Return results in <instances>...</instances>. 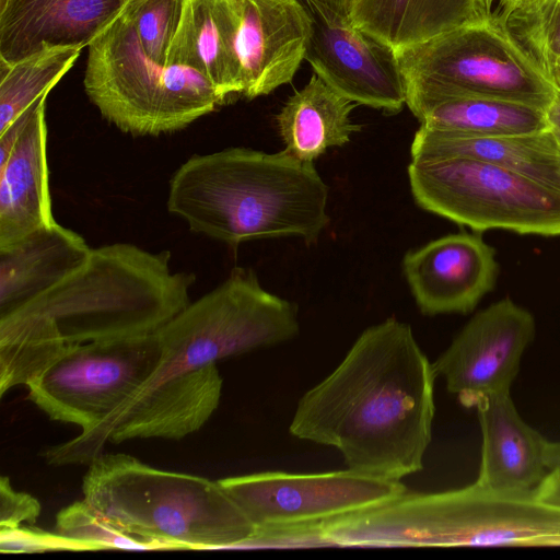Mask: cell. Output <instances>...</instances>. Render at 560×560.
I'll return each instance as SVG.
<instances>
[{"label":"cell","mask_w":560,"mask_h":560,"mask_svg":"<svg viewBox=\"0 0 560 560\" xmlns=\"http://www.w3.org/2000/svg\"><path fill=\"white\" fill-rule=\"evenodd\" d=\"M435 377L410 325L387 318L366 328L300 398L289 431L337 448L348 469L400 480L423 468Z\"/></svg>","instance_id":"cell-1"},{"label":"cell","mask_w":560,"mask_h":560,"mask_svg":"<svg viewBox=\"0 0 560 560\" xmlns=\"http://www.w3.org/2000/svg\"><path fill=\"white\" fill-rule=\"evenodd\" d=\"M328 186L313 163L284 150L196 154L170 182L167 210L194 232L236 247L257 238L316 242L329 223Z\"/></svg>","instance_id":"cell-2"},{"label":"cell","mask_w":560,"mask_h":560,"mask_svg":"<svg viewBox=\"0 0 560 560\" xmlns=\"http://www.w3.org/2000/svg\"><path fill=\"white\" fill-rule=\"evenodd\" d=\"M342 546L560 547V506L536 489L505 491L478 481L442 492L404 493L334 523Z\"/></svg>","instance_id":"cell-3"},{"label":"cell","mask_w":560,"mask_h":560,"mask_svg":"<svg viewBox=\"0 0 560 560\" xmlns=\"http://www.w3.org/2000/svg\"><path fill=\"white\" fill-rule=\"evenodd\" d=\"M82 493L113 526L163 549H241L256 535L218 480L153 468L122 453L94 458Z\"/></svg>","instance_id":"cell-4"},{"label":"cell","mask_w":560,"mask_h":560,"mask_svg":"<svg viewBox=\"0 0 560 560\" xmlns=\"http://www.w3.org/2000/svg\"><path fill=\"white\" fill-rule=\"evenodd\" d=\"M170 262L168 250L130 243L92 248L74 272L14 313L44 318L67 345L155 334L190 303L195 282Z\"/></svg>","instance_id":"cell-5"},{"label":"cell","mask_w":560,"mask_h":560,"mask_svg":"<svg viewBox=\"0 0 560 560\" xmlns=\"http://www.w3.org/2000/svg\"><path fill=\"white\" fill-rule=\"evenodd\" d=\"M83 85L103 118L136 136L180 130L225 103L195 69L152 61L124 12L89 44Z\"/></svg>","instance_id":"cell-6"},{"label":"cell","mask_w":560,"mask_h":560,"mask_svg":"<svg viewBox=\"0 0 560 560\" xmlns=\"http://www.w3.org/2000/svg\"><path fill=\"white\" fill-rule=\"evenodd\" d=\"M406 105L415 115L434 102L477 96L546 109L556 88L493 19L396 49Z\"/></svg>","instance_id":"cell-7"},{"label":"cell","mask_w":560,"mask_h":560,"mask_svg":"<svg viewBox=\"0 0 560 560\" xmlns=\"http://www.w3.org/2000/svg\"><path fill=\"white\" fill-rule=\"evenodd\" d=\"M299 331L294 303L265 290L253 270L234 268L220 285L190 302L155 332L161 361L140 388L221 359L288 341Z\"/></svg>","instance_id":"cell-8"},{"label":"cell","mask_w":560,"mask_h":560,"mask_svg":"<svg viewBox=\"0 0 560 560\" xmlns=\"http://www.w3.org/2000/svg\"><path fill=\"white\" fill-rule=\"evenodd\" d=\"M408 177L420 208L459 225L560 236V190L520 173L469 159L411 160Z\"/></svg>","instance_id":"cell-9"},{"label":"cell","mask_w":560,"mask_h":560,"mask_svg":"<svg viewBox=\"0 0 560 560\" xmlns=\"http://www.w3.org/2000/svg\"><path fill=\"white\" fill-rule=\"evenodd\" d=\"M156 334L69 345L28 386V399L51 420L86 431L115 411L155 373Z\"/></svg>","instance_id":"cell-10"},{"label":"cell","mask_w":560,"mask_h":560,"mask_svg":"<svg viewBox=\"0 0 560 560\" xmlns=\"http://www.w3.org/2000/svg\"><path fill=\"white\" fill-rule=\"evenodd\" d=\"M256 527V534L320 523L404 493L400 480L351 469L296 474L261 471L218 480Z\"/></svg>","instance_id":"cell-11"},{"label":"cell","mask_w":560,"mask_h":560,"mask_svg":"<svg viewBox=\"0 0 560 560\" xmlns=\"http://www.w3.org/2000/svg\"><path fill=\"white\" fill-rule=\"evenodd\" d=\"M222 377L217 363L180 372L132 394L93 428L44 453L50 465H89L106 443L132 439L180 440L199 429L218 408Z\"/></svg>","instance_id":"cell-12"},{"label":"cell","mask_w":560,"mask_h":560,"mask_svg":"<svg viewBox=\"0 0 560 560\" xmlns=\"http://www.w3.org/2000/svg\"><path fill=\"white\" fill-rule=\"evenodd\" d=\"M312 19L305 60L314 73L343 97L388 114L406 105L396 50L340 15L303 0Z\"/></svg>","instance_id":"cell-13"},{"label":"cell","mask_w":560,"mask_h":560,"mask_svg":"<svg viewBox=\"0 0 560 560\" xmlns=\"http://www.w3.org/2000/svg\"><path fill=\"white\" fill-rule=\"evenodd\" d=\"M534 336L533 315L503 299L472 316L433 370L464 407L475 408L487 396L510 393Z\"/></svg>","instance_id":"cell-14"},{"label":"cell","mask_w":560,"mask_h":560,"mask_svg":"<svg viewBox=\"0 0 560 560\" xmlns=\"http://www.w3.org/2000/svg\"><path fill=\"white\" fill-rule=\"evenodd\" d=\"M402 271L424 315L472 311L497 281L494 249L481 236L448 234L408 250Z\"/></svg>","instance_id":"cell-15"},{"label":"cell","mask_w":560,"mask_h":560,"mask_svg":"<svg viewBox=\"0 0 560 560\" xmlns=\"http://www.w3.org/2000/svg\"><path fill=\"white\" fill-rule=\"evenodd\" d=\"M242 96L270 94L295 75L312 32L303 0H237Z\"/></svg>","instance_id":"cell-16"},{"label":"cell","mask_w":560,"mask_h":560,"mask_svg":"<svg viewBox=\"0 0 560 560\" xmlns=\"http://www.w3.org/2000/svg\"><path fill=\"white\" fill-rule=\"evenodd\" d=\"M46 98L0 133V142L15 139L0 153V249L56 222L48 184Z\"/></svg>","instance_id":"cell-17"},{"label":"cell","mask_w":560,"mask_h":560,"mask_svg":"<svg viewBox=\"0 0 560 560\" xmlns=\"http://www.w3.org/2000/svg\"><path fill=\"white\" fill-rule=\"evenodd\" d=\"M128 0H0V61L14 63L47 46L86 47Z\"/></svg>","instance_id":"cell-18"},{"label":"cell","mask_w":560,"mask_h":560,"mask_svg":"<svg viewBox=\"0 0 560 560\" xmlns=\"http://www.w3.org/2000/svg\"><path fill=\"white\" fill-rule=\"evenodd\" d=\"M475 408L482 435L476 481L495 490L535 489L549 474V441L522 419L510 393L487 396Z\"/></svg>","instance_id":"cell-19"},{"label":"cell","mask_w":560,"mask_h":560,"mask_svg":"<svg viewBox=\"0 0 560 560\" xmlns=\"http://www.w3.org/2000/svg\"><path fill=\"white\" fill-rule=\"evenodd\" d=\"M237 0H185L165 65H180L203 74L224 102L242 95L236 37Z\"/></svg>","instance_id":"cell-20"},{"label":"cell","mask_w":560,"mask_h":560,"mask_svg":"<svg viewBox=\"0 0 560 560\" xmlns=\"http://www.w3.org/2000/svg\"><path fill=\"white\" fill-rule=\"evenodd\" d=\"M91 249L81 235L57 222L0 249V318L63 281Z\"/></svg>","instance_id":"cell-21"},{"label":"cell","mask_w":560,"mask_h":560,"mask_svg":"<svg viewBox=\"0 0 560 560\" xmlns=\"http://www.w3.org/2000/svg\"><path fill=\"white\" fill-rule=\"evenodd\" d=\"M411 160L469 159L520 173L560 190V144L550 129L523 135L472 136L420 125Z\"/></svg>","instance_id":"cell-22"},{"label":"cell","mask_w":560,"mask_h":560,"mask_svg":"<svg viewBox=\"0 0 560 560\" xmlns=\"http://www.w3.org/2000/svg\"><path fill=\"white\" fill-rule=\"evenodd\" d=\"M482 0H354L351 22L395 50L491 16Z\"/></svg>","instance_id":"cell-23"},{"label":"cell","mask_w":560,"mask_h":560,"mask_svg":"<svg viewBox=\"0 0 560 560\" xmlns=\"http://www.w3.org/2000/svg\"><path fill=\"white\" fill-rule=\"evenodd\" d=\"M355 105L314 73L276 116L284 151L302 162L313 163L328 149L347 144L351 135L362 127L350 119Z\"/></svg>","instance_id":"cell-24"},{"label":"cell","mask_w":560,"mask_h":560,"mask_svg":"<svg viewBox=\"0 0 560 560\" xmlns=\"http://www.w3.org/2000/svg\"><path fill=\"white\" fill-rule=\"evenodd\" d=\"M413 116L425 127L472 136L523 135L549 129L546 109L477 96L444 98Z\"/></svg>","instance_id":"cell-25"},{"label":"cell","mask_w":560,"mask_h":560,"mask_svg":"<svg viewBox=\"0 0 560 560\" xmlns=\"http://www.w3.org/2000/svg\"><path fill=\"white\" fill-rule=\"evenodd\" d=\"M82 46H47L14 62L0 61V133L48 95L72 68Z\"/></svg>","instance_id":"cell-26"},{"label":"cell","mask_w":560,"mask_h":560,"mask_svg":"<svg viewBox=\"0 0 560 560\" xmlns=\"http://www.w3.org/2000/svg\"><path fill=\"white\" fill-rule=\"evenodd\" d=\"M56 533L79 542L84 550H162L152 541L128 535L102 517L85 500L75 501L56 515Z\"/></svg>","instance_id":"cell-27"},{"label":"cell","mask_w":560,"mask_h":560,"mask_svg":"<svg viewBox=\"0 0 560 560\" xmlns=\"http://www.w3.org/2000/svg\"><path fill=\"white\" fill-rule=\"evenodd\" d=\"M185 0H128L124 13L130 21L145 55L165 65L167 50L178 27Z\"/></svg>","instance_id":"cell-28"},{"label":"cell","mask_w":560,"mask_h":560,"mask_svg":"<svg viewBox=\"0 0 560 560\" xmlns=\"http://www.w3.org/2000/svg\"><path fill=\"white\" fill-rule=\"evenodd\" d=\"M1 552H45V551H85L77 541L58 533H49L23 525L14 528H0Z\"/></svg>","instance_id":"cell-29"},{"label":"cell","mask_w":560,"mask_h":560,"mask_svg":"<svg viewBox=\"0 0 560 560\" xmlns=\"http://www.w3.org/2000/svg\"><path fill=\"white\" fill-rule=\"evenodd\" d=\"M40 511L42 505L36 498L16 491L8 477L0 478V528L34 525Z\"/></svg>","instance_id":"cell-30"},{"label":"cell","mask_w":560,"mask_h":560,"mask_svg":"<svg viewBox=\"0 0 560 560\" xmlns=\"http://www.w3.org/2000/svg\"><path fill=\"white\" fill-rule=\"evenodd\" d=\"M548 60L549 81L558 89L560 84V0L553 8L549 23Z\"/></svg>","instance_id":"cell-31"},{"label":"cell","mask_w":560,"mask_h":560,"mask_svg":"<svg viewBox=\"0 0 560 560\" xmlns=\"http://www.w3.org/2000/svg\"><path fill=\"white\" fill-rule=\"evenodd\" d=\"M535 489L540 499L560 506V476L548 474Z\"/></svg>","instance_id":"cell-32"},{"label":"cell","mask_w":560,"mask_h":560,"mask_svg":"<svg viewBox=\"0 0 560 560\" xmlns=\"http://www.w3.org/2000/svg\"><path fill=\"white\" fill-rule=\"evenodd\" d=\"M546 117L549 129L560 144V90L556 89L552 101L546 108Z\"/></svg>","instance_id":"cell-33"},{"label":"cell","mask_w":560,"mask_h":560,"mask_svg":"<svg viewBox=\"0 0 560 560\" xmlns=\"http://www.w3.org/2000/svg\"><path fill=\"white\" fill-rule=\"evenodd\" d=\"M546 465L549 474L560 476V442H550L547 446Z\"/></svg>","instance_id":"cell-34"},{"label":"cell","mask_w":560,"mask_h":560,"mask_svg":"<svg viewBox=\"0 0 560 560\" xmlns=\"http://www.w3.org/2000/svg\"><path fill=\"white\" fill-rule=\"evenodd\" d=\"M313 1L328 8L329 10H331L340 15L349 16V12H350L351 5L354 0H313Z\"/></svg>","instance_id":"cell-35"},{"label":"cell","mask_w":560,"mask_h":560,"mask_svg":"<svg viewBox=\"0 0 560 560\" xmlns=\"http://www.w3.org/2000/svg\"><path fill=\"white\" fill-rule=\"evenodd\" d=\"M527 1H530V0H499L498 8L518 5V4L525 3Z\"/></svg>","instance_id":"cell-36"},{"label":"cell","mask_w":560,"mask_h":560,"mask_svg":"<svg viewBox=\"0 0 560 560\" xmlns=\"http://www.w3.org/2000/svg\"><path fill=\"white\" fill-rule=\"evenodd\" d=\"M494 0H482L483 4L487 7L488 10H491V7H492V3H493Z\"/></svg>","instance_id":"cell-37"}]
</instances>
